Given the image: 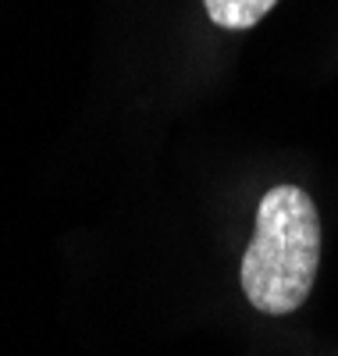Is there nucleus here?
Here are the masks:
<instances>
[{"instance_id": "1", "label": "nucleus", "mask_w": 338, "mask_h": 356, "mask_svg": "<svg viewBox=\"0 0 338 356\" xmlns=\"http://www.w3.org/2000/svg\"><path fill=\"white\" fill-rule=\"evenodd\" d=\"M321 264V218L310 193L274 186L257 207V232L242 253V292L260 314H292L306 303Z\"/></svg>"}, {"instance_id": "2", "label": "nucleus", "mask_w": 338, "mask_h": 356, "mask_svg": "<svg viewBox=\"0 0 338 356\" xmlns=\"http://www.w3.org/2000/svg\"><path fill=\"white\" fill-rule=\"evenodd\" d=\"M278 0H203L214 25L221 29H253Z\"/></svg>"}]
</instances>
